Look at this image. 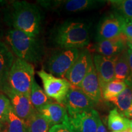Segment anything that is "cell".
<instances>
[{
	"mask_svg": "<svg viewBox=\"0 0 132 132\" xmlns=\"http://www.w3.org/2000/svg\"><path fill=\"white\" fill-rule=\"evenodd\" d=\"M128 62H129V75L125 80V83L132 88V50L128 48Z\"/></svg>",
	"mask_w": 132,
	"mask_h": 132,
	"instance_id": "obj_28",
	"label": "cell"
},
{
	"mask_svg": "<svg viewBox=\"0 0 132 132\" xmlns=\"http://www.w3.org/2000/svg\"><path fill=\"white\" fill-rule=\"evenodd\" d=\"M80 89L90 100L94 102L95 104L101 102L102 100L103 97L102 89L94 62L82 80Z\"/></svg>",
	"mask_w": 132,
	"mask_h": 132,
	"instance_id": "obj_14",
	"label": "cell"
},
{
	"mask_svg": "<svg viewBox=\"0 0 132 132\" xmlns=\"http://www.w3.org/2000/svg\"><path fill=\"white\" fill-rule=\"evenodd\" d=\"M80 50L59 48L52 53L47 62L50 73L64 78L80 55Z\"/></svg>",
	"mask_w": 132,
	"mask_h": 132,
	"instance_id": "obj_5",
	"label": "cell"
},
{
	"mask_svg": "<svg viewBox=\"0 0 132 132\" xmlns=\"http://www.w3.org/2000/svg\"><path fill=\"white\" fill-rule=\"evenodd\" d=\"M109 102L113 103L116 106L118 111L123 115L132 103V88L127 86L118 97L112 98Z\"/></svg>",
	"mask_w": 132,
	"mask_h": 132,
	"instance_id": "obj_22",
	"label": "cell"
},
{
	"mask_svg": "<svg viewBox=\"0 0 132 132\" xmlns=\"http://www.w3.org/2000/svg\"><path fill=\"white\" fill-rule=\"evenodd\" d=\"M129 119L122 115L116 108L110 111L108 117V127L111 131H123L130 128Z\"/></svg>",
	"mask_w": 132,
	"mask_h": 132,
	"instance_id": "obj_18",
	"label": "cell"
},
{
	"mask_svg": "<svg viewBox=\"0 0 132 132\" xmlns=\"http://www.w3.org/2000/svg\"><path fill=\"white\" fill-rule=\"evenodd\" d=\"M38 112L45 119L50 127L64 124L69 117L65 106L57 102H50Z\"/></svg>",
	"mask_w": 132,
	"mask_h": 132,
	"instance_id": "obj_15",
	"label": "cell"
},
{
	"mask_svg": "<svg viewBox=\"0 0 132 132\" xmlns=\"http://www.w3.org/2000/svg\"><path fill=\"white\" fill-rule=\"evenodd\" d=\"M12 105L9 98L6 95L0 94V123H6Z\"/></svg>",
	"mask_w": 132,
	"mask_h": 132,
	"instance_id": "obj_26",
	"label": "cell"
},
{
	"mask_svg": "<svg viewBox=\"0 0 132 132\" xmlns=\"http://www.w3.org/2000/svg\"><path fill=\"white\" fill-rule=\"evenodd\" d=\"M123 116L127 119H132V103L130 105L129 108L128 109L127 111L123 113Z\"/></svg>",
	"mask_w": 132,
	"mask_h": 132,
	"instance_id": "obj_32",
	"label": "cell"
},
{
	"mask_svg": "<svg viewBox=\"0 0 132 132\" xmlns=\"http://www.w3.org/2000/svg\"><path fill=\"white\" fill-rule=\"evenodd\" d=\"M130 127L132 130V119L130 120Z\"/></svg>",
	"mask_w": 132,
	"mask_h": 132,
	"instance_id": "obj_35",
	"label": "cell"
},
{
	"mask_svg": "<svg viewBox=\"0 0 132 132\" xmlns=\"http://www.w3.org/2000/svg\"><path fill=\"white\" fill-rule=\"evenodd\" d=\"M127 47H128V48L132 50V39H128V40H127Z\"/></svg>",
	"mask_w": 132,
	"mask_h": 132,
	"instance_id": "obj_33",
	"label": "cell"
},
{
	"mask_svg": "<svg viewBox=\"0 0 132 132\" xmlns=\"http://www.w3.org/2000/svg\"><path fill=\"white\" fill-rule=\"evenodd\" d=\"M116 57L117 56L106 57L98 54L94 55V64L102 90L107 84L115 80L114 67Z\"/></svg>",
	"mask_w": 132,
	"mask_h": 132,
	"instance_id": "obj_12",
	"label": "cell"
},
{
	"mask_svg": "<svg viewBox=\"0 0 132 132\" xmlns=\"http://www.w3.org/2000/svg\"><path fill=\"white\" fill-rule=\"evenodd\" d=\"M49 132H73L64 124L54 125L50 128Z\"/></svg>",
	"mask_w": 132,
	"mask_h": 132,
	"instance_id": "obj_30",
	"label": "cell"
},
{
	"mask_svg": "<svg viewBox=\"0 0 132 132\" xmlns=\"http://www.w3.org/2000/svg\"><path fill=\"white\" fill-rule=\"evenodd\" d=\"M34 78L32 64L16 57L10 70L7 86L15 91L30 97Z\"/></svg>",
	"mask_w": 132,
	"mask_h": 132,
	"instance_id": "obj_4",
	"label": "cell"
},
{
	"mask_svg": "<svg viewBox=\"0 0 132 132\" xmlns=\"http://www.w3.org/2000/svg\"><path fill=\"white\" fill-rule=\"evenodd\" d=\"M127 40L128 38L122 33L113 39L97 41L92 48L96 54L106 57L116 56L127 49Z\"/></svg>",
	"mask_w": 132,
	"mask_h": 132,
	"instance_id": "obj_13",
	"label": "cell"
},
{
	"mask_svg": "<svg viewBox=\"0 0 132 132\" xmlns=\"http://www.w3.org/2000/svg\"><path fill=\"white\" fill-rule=\"evenodd\" d=\"M2 91L9 98L15 114L27 122L36 111L31 103L30 97L15 91L7 86Z\"/></svg>",
	"mask_w": 132,
	"mask_h": 132,
	"instance_id": "obj_9",
	"label": "cell"
},
{
	"mask_svg": "<svg viewBox=\"0 0 132 132\" xmlns=\"http://www.w3.org/2000/svg\"><path fill=\"white\" fill-rule=\"evenodd\" d=\"M95 103L78 87H71L66 97L64 106L69 116L94 109Z\"/></svg>",
	"mask_w": 132,
	"mask_h": 132,
	"instance_id": "obj_10",
	"label": "cell"
},
{
	"mask_svg": "<svg viewBox=\"0 0 132 132\" xmlns=\"http://www.w3.org/2000/svg\"><path fill=\"white\" fill-rule=\"evenodd\" d=\"M52 37L59 48H83L90 42L89 26L83 21L67 20L56 28Z\"/></svg>",
	"mask_w": 132,
	"mask_h": 132,
	"instance_id": "obj_2",
	"label": "cell"
},
{
	"mask_svg": "<svg viewBox=\"0 0 132 132\" xmlns=\"http://www.w3.org/2000/svg\"><path fill=\"white\" fill-rule=\"evenodd\" d=\"M99 114L94 109L69 116L64 125L73 132H97Z\"/></svg>",
	"mask_w": 132,
	"mask_h": 132,
	"instance_id": "obj_8",
	"label": "cell"
},
{
	"mask_svg": "<svg viewBox=\"0 0 132 132\" xmlns=\"http://www.w3.org/2000/svg\"><path fill=\"white\" fill-rule=\"evenodd\" d=\"M106 2L97 0H67L62 1L61 7L67 12L75 13L95 9L102 6Z\"/></svg>",
	"mask_w": 132,
	"mask_h": 132,
	"instance_id": "obj_17",
	"label": "cell"
},
{
	"mask_svg": "<svg viewBox=\"0 0 132 132\" xmlns=\"http://www.w3.org/2000/svg\"><path fill=\"white\" fill-rule=\"evenodd\" d=\"M2 126H3V123H0V132H1V130H2Z\"/></svg>",
	"mask_w": 132,
	"mask_h": 132,
	"instance_id": "obj_36",
	"label": "cell"
},
{
	"mask_svg": "<svg viewBox=\"0 0 132 132\" xmlns=\"http://www.w3.org/2000/svg\"><path fill=\"white\" fill-rule=\"evenodd\" d=\"M29 97L32 106L37 111L48 103L52 102L51 98L47 96L44 90L39 85L36 80L33 82Z\"/></svg>",
	"mask_w": 132,
	"mask_h": 132,
	"instance_id": "obj_20",
	"label": "cell"
},
{
	"mask_svg": "<svg viewBox=\"0 0 132 132\" xmlns=\"http://www.w3.org/2000/svg\"><path fill=\"white\" fill-rule=\"evenodd\" d=\"M122 33L128 39H132V22H127L123 20Z\"/></svg>",
	"mask_w": 132,
	"mask_h": 132,
	"instance_id": "obj_29",
	"label": "cell"
},
{
	"mask_svg": "<svg viewBox=\"0 0 132 132\" xmlns=\"http://www.w3.org/2000/svg\"><path fill=\"white\" fill-rule=\"evenodd\" d=\"M37 74L42 80L47 96L64 106L66 97L72 87L69 81L55 77L44 70L38 71Z\"/></svg>",
	"mask_w": 132,
	"mask_h": 132,
	"instance_id": "obj_6",
	"label": "cell"
},
{
	"mask_svg": "<svg viewBox=\"0 0 132 132\" xmlns=\"http://www.w3.org/2000/svg\"><path fill=\"white\" fill-rule=\"evenodd\" d=\"M110 132H122V131H110Z\"/></svg>",
	"mask_w": 132,
	"mask_h": 132,
	"instance_id": "obj_37",
	"label": "cell"
},
{
	"mask_svg": "<svg viewBox=\"0 0 132 132\" xmlns=\"http://www.w3.org/2000/svg\"><path fill=\"white\" fill-rule=\"evenodd\" d=\"M122 132H132V130H131V129L130 127V128H127V130H124V131H122Z\"/></svg>",
	"mask_w": 132,
	"mask_h": 132,
	"instance_id": "obj_34",
	"label": "cell"
},
{
	"mask_svg": "<svg viewBox=\"0 0 132 132\" xmlns=\"http://www.w3.org/2000/svg\"><path fill=\"white\" fill-rule=\"evenodd\" d=\"M127 86V85L123 81L114 80L107 84L102 90V97L109 102L112 98L118 97Z\"/></svg>",
	"mask_w": 132,
	"mask_h": 132,
	"instance_id": "obj_23",
	"label": "cell"
},
{
	"mask_svg": "<svg viewBox=\"0 0 132 132\" xmlns=\"http://www.w3.org/2000/svg\"><path fill=\"white\" fill-rule=\"evenodd\" d=\"M27 123L29 132H49L50 128L45 119L37 111L32 115Z\"/></svg>",
	"mask_w": 132,
	"mask_h": 132,
	"instance_id": "obj_25",
	"label": "cell"
},
{
	"mask_svg": "<svg viewBox=\"0 0 132 132\" xmlns=\"http://www.w3.org/2000/svg\"><path fill=\"white\" fill-rule=\"evenodd\" d=\"M6 41L18 58L31 64H38L44 56V47L42 41L15 29L8 31Z\"/></svg>",
	"mask_w": 132,
	"mask_h": 132,
	"instance_id": "obj_3",
	"label": "cell"
},
{
	"mask_svg": "<svg viewBox=\"0 0 132 132\" xmlns=\"http://www.w3.org/2000/svg\"><path fill=\"white\" fill-rule=\"evenodd\" d=\"M114 12L116 13L125 21L132 22V0L110 1Z\"/></svg>",
	"mask_w": 132,
	"mask_h": 132,
	"instance_id": "obj_21",
	"label": "cell"
},
{
	"mask_svg": "<svg viewBox=\"0 0 132 132\" xmlns=\"http://www.w3.org/2000/svg\"><path fill=\"white\" fill-rule=\"evenodd\" d=\"M6 123L7 132H29L27 122L15 114L12 107L8 114Z\"/></svg>",
	"mask_w": 132,
	"mask_h": 132,
	"instance_id": "obj_24",
	"label": "cell"
},
{
	"mask_svg": "<svg viewBox=\"0 0 132 132\" xmlns=\"http://www.w3.org/2000/svg\"><path fill=\"white\" fill-rule=\"evenodd\" d=\"M97 132H108L106 130V127L102 122L101 119H100V116L98 118V120H97Z\"/></svg>",
	"mask_w": 132,
	"mask_h": 132,
	"instance_id": "obj_31",
	"label": "cell"
},
{
	"mask_svg": "<svg viewBox=\"0 0 132 132\" xmlns=\"http://www.w3.org/2000/svg\"><path fill=\"white\" fill-rule=\"evenodd\" d=\"M15 61L13 53L4 42L0 40V90L7 86L9 73Z\"/></svg>",
	"mask_w": 132,
	"mask_h": 132,
	"instance_id": "obj_16",
	"label": "cell"
},
{
	"mask_svg": "<svg viewBox=\"0 0 132 132\" xmlns=\"http://www.w3.org/2000/svg\"><path fill=\"white\" fill-rule=\"evenodd\" d=\"M115 80L125 81L129 75L128 48L117 56L114 67Z\"/></svg>",
	"mask_w": 132,
	"mask_h": 132,
	"instance_id": "obj_19",
	"label": "cell"
},
{
	"mask_svg": "<svg viewBox=\"0 0 132 132\" xmlns=\"http://www.w3.org/2000/svg\"><path fill=\"white\" fill-rule=\"evenodd\" d=\"M123 20L113 12L103 18L97 29V41L108 40L122 34Z\"/></svg>",
	"mask_w": 132,
	"mask_h": 132,
	"instance_id": "obj_11",
	"label": "cell"
},
{
	"mask_svg": "<svg viewBox=\"0 0 132 132\" xmlns=\"http://www.w3.org/2000/svg\"><path fill=\"white\" fill-rule=\"evenodd\" d=\"M62 1H47V0H41L37 1V3L41 6L49 10H57L61 7Z\"/></svg>",
	"mask_w": 132,
	"mask_h": 132,
	"instance_id": "obj_27",
	"label": "cell"
},
{
	"mask_svg": "<svg viewBox=\"0 0 132 132\" xmlns=\"http://www.w3.org/2000/svg\"><path fill=\"white\" fill-rule=\"evenodd\" d=\"M6 18L12 29L32 37H37L40 32L42 12L35 4L25 1H13Z\"/></svg>",
	"mask_w": 132,
	"mask_h": 132,
	"instance_id": "obj_1",
	"label": "cell"
},
{
	"mask_svg": "<svg viewBox=\"0 0 132 132\" xmlns=\"http://www.w3.org/2000/svg\"><path fill=\"white\" fill-rule=\"evenodd\" d=\"M92 63L93 57L89 50L84 48L80 50L78 59L66 73L64 78L69 81L72 86L80 88Z\"/></svg>",
	"mask_w": 132,
	"mask_h": 132,
	"instance_id": "obj_7",
	"label": "cell"
}]
</instances>
